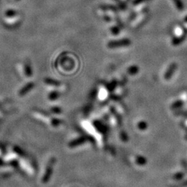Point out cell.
I'll list each match as a JSON object with an SVG mask.
<instances>
[{"mask_svg":"<svg viewBox=\"0 0 187 187\" xmlns=\"http://www.w3.org/2000/svg\"><path fill=\"white\" fill-rule=\"evenodd\" d=\"M131 42L129 39H122L119 40H114V41H110L108 44V47L109 48L114 49V48H119L121 47H126L131 44Z\"/></svg>","mask_w":187,"mask_h":187,"instance_id":"1","label":"cell"},{"mask_svg":"<svg viewBox=\"0 0 187 187\" xmlns=\"http://www.w3.org/2000/svg\"><path fill=\"white\" fill-rule=\"evenodd\" d=\"M177 68V64L176 63H172L171 65H170L169 68H168V71L166 72V77L169 78V76H170L172 74H173V72H175V70Z\"/></svg>","mask_w":187,"mask_h":187,"instance_id":"2","label":"cell"},{"mask_svg":"<svg viewBox=\"0 0 187 187\" xmlns=\"http://www.w3.org/2000/svg\"><path fill=\"white\" fill-rule=\"evenodd\" d=\"M173 2H175V4H176V6L178 8L179 10H182V8H183V6H182V4L180 0H173Z\"/></svg>","mask_w":187,"mask_h":187,"instance_id":"3","label":"cell"},{"mask_svg":"<svg viewBox=\"0 0 187 187\" xmlns=\"http://www.w3.org/2000/svg\"><path fill=\"white\" fill-rule=\"evenodd\" d=\"M143 1H147V0H135V1H134V4H138Z\"/></svg>","mask_w":187,"mask_h":187,"instance_id":"4","label":"cell"}]
</instances>
